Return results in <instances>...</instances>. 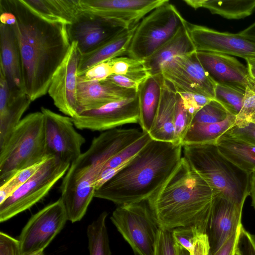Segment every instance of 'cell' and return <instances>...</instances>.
I'll return each instance as SVG.
<instances>
[{"label":"cell","instance_id":"obj_1","mask_svg":"<svg viewBox=\"0 0 255 255\" xmlns=\"http://www.w3.org/2000/svg\"><path fill=\"white\" fill-rule=\"evenodd\" d=\"M0 23L18 45L25 93L32 101L48 93L53 75L70 46L67 25L47 20L22 0H0Z\"/></svg>","mask_w":255,"mask_h":255},{"label":"cell","instance_id":"obj_2","mask_svg":"<svg viewBox=\"0 0 255 255\" xmlns=\"http://www.w3.org/2000/svg\"><path fill=\"white\" fill-rule=\"evenodd\" d=\"M181 144L151 139L126 165L96 190L94 197L120 205L147 201L179 166Z\"/></svg>","mask_w":255,"mask_h":255},{"label":"cell","instance_id":"obj_3","mask_svg":"<svg viewBox=\"0 0 255 255\" xmlns=\"http://www.w3.org/2000/svg\"><path fill=\"white\" fill-rule=\"evenodd\" d=\"M215 194L183 156L174 172L147 202L161 229L193 226L206 234Z\"/></svg>","mask_w":255,"mask_h":255},{"label":"cell","instance_id":"obj_4","mask_svg":"<svg viewBox=\"0 0 255 255\" xmlns=\"http://www.w3.org/2000/svg\"><path fill=\"white\" fill-rule=\"evenodd\" d=\"M137 128H114L95 137L89 148L70 165L60 187L68 220L80 221L94 197L95 184L105 164L143 136Z\"/></svg>","mask_w":255,"mask_h":255},{"label":"cell","instance_id":"obj_5","mask_svg":"<svg viewBox=\"0 0 255 255\" xmlns=\"http://www.w3.org/2000/svg\"><path fill=\"white\" fill-rule=\"evenodd\" d=\"M182 148L183 157L215 194L244 205L250 194V174L223 155L216 142Z\"/></svg>","mask_w":255,"mask_h":255},{"label":"cell","instance_id":"obj_6","mask_svg":"<svg viewBox=\"0 0 255 255\" xmlns=\"http://www.w3.org/2000/svg\"><path fill=\"white\" fill-rule=\"evenodd\" d=\"M49 157L46 154L43 114L30 113L0 147V185L20 170Z\"/></svg>","mask_w":255,"mask_h":255},{"label":"cell","instance_id":"obj_7","mask_svg":"<svg viewBox=\"0 0 255 255\" xmlns=\"http://www.w3.org/2000/svg\"><path fill=\"white\" fill-rule=\"evenodd\" d=\"M187 22L168 0L137 24L127 54L137 59L147 58L173 37Z\"/></svg>","mask_w":255,"mask_h":255},{"label":"cell","instance_id":"obj_8","mask_svg":"<svg viewBox=\"0 0 255 255\" xmlns=\"http://www.w3.org/2000/svg\"><path fill=\"white\" fill-rule=\"evenodd\" d=\"M111 220L134 255H154L161 228L147 201L119 206Z\"/></svg>","mask_w":255,"mask_h":255},{"label":"cell","instance_id":"obj_9","mask_svg":"<svg viewBox=\"0 0 255 255\" xmlns=\"http://www.w3.org/2000/svg\"><path fill=\"white\" fill-rule=\"evenodd\" d=\"M70 165L56 157L48 158L30 179L0 204V222L9 220L41 200L64 177Z\"/></svg>","mask_w":255,"mask_h":255},{"label":"cell","instance_id":"obj_10","mask_svg":"<svg viewBox=\"0 0 255 255\" xmlns=\"http://www.w3.org/2000/svg\"><path fill=\"white\" fill-rule=\"evenodd\" d=\"M68 220L61 198L32 215L19 237L21 255L44 251L64 228Z\"/></svg>","mask_w":255,"mask_h":255},{"label":"cell","instance_id":"obj_11","mask_svg":"<svg viewBox=\"0 0 255 255\" xmlns=\"http://www.w3.org/2000/svg\"><path fill=\"white\" fill-rule=\"evenodd\" d=\"M41 112L44 118L46 155L71 164L81 154L85 138L76 130L72 118L44 107Z\"/></svg>","mask_w":255,"mask_h":255},{"label":"cell","instance_id":"obj_12","mask_svg":"<svg viewBox=\"0 0 255 255\" xmlns=\"http://www.w3.org/2000/svg\"><path fill=\"white\" fill-rule=\"evenodd\" d=\"M161 74L177 93L197 94L215 98L216 84L201 65L196 51L174 58L163 66Z\"/></svg>","mask_w":255,"mask_h":255},{"label":"cell","instance_id":"obj_13","mask_svg":"<svg viewBox=\"0 0 255 255\" xmlns=\"http://www.w3.org/2000/svg\"><path fill=\"white\" fill-rule=\"evenodd\" d=\"M72 119L77 128L92 131H106L125 124H139L137 94L97 109L83 111Z\"/></svg>","mask_w":255,"mask_h":255},{"label":"cell","instance_id":"obj_14","mask_svg":"<svg viewBox=\"0 0 255 255\" xmlns=\"http://www.w3.org/2000/svg\"><path fill=\"white\" fill-rule=\"evenodd\" d=\"M80 57L77 42H71L66 56L53 75L48 91L54 105L72 118L79 114L77 85Z\"/></svg>","mask_w":255,"mask_h":255},{"label":"cell","instance_id":"obj_15","mask_svg":"<svg viewBox=\"0 0 255 255\" xmlns=\"http://www.w3.org/2000/svg\"><path fill=\"white\" fill-rule=\"evenodd\" d=\"M129 28L122 22L83 11L67 25L70 43L77 42L81 54L92 51Z\"/></svg>","mask_w":255,"mask_h":255},{"label":"cell","instance_id":"obj_16","mask_svg":"<svg viewBox=\"0 0 255 255\" xmlns=\"http://www.w3.org/2000/svg\"><path fill=\"white\" fill-rule=\"evenodd\" d=\"M187 28L196 51L255 58V44L238 33L220 32L187 22Z\"/></svg>","mask_w":255,"mask_h":255},{"label":"cell","instance_id":"obj_17","mask_svg":"<svg viewBox=\"0 0 255 255\" xmlns=\"http://www.w3.org/2000/svg\"><path fill=\"white\" fill-rule=\"evenodd\" d=\"M168 0H79L82 11L122 22L129 27L137 25L151 11Z\"/></svg>","mask_w":255,"mask_h":255},{"label":"cell","instance_id":"obj_18","mask_svg":"<svg viewBox=\"0 0 255 255\" xmlns=\"http://www.w3.org/2000/svg\"><path fill=\"white\" fill-rule=\"evenodd\" d=\"M244 205L236 203L220 194H216L206 233L210 255L218 250L242 225Z\"/></svg>","mask_w":255,"mask_h":255},{"label":"cell","instance_id":"obj_19","mask_svg":"<svg viewBox=\"0 0 255 255\" xmlns=\"http://www.w3.org/2000/svg\"><path fill=\"white\" fill-rule=\"evenodd\" d=\"M137 94V90L122 88L107 79L91 81L83 75L78 76L77 101L79 114L100 108L112 102L135 97Z\"/></svg>","mask_w":255,"mask_h":255},{"label":"cell","instance_id":"obj_20","mask_svg":"<svg viewBox=\"0 0 255 255\" xmlns=\"http://www.w3.org/2000/svg\"><path fill=\"white\" fill-rule=\"evenodd\" d=\"M196 52L201 65L216 84L246 91L251 80L247 67L228 55Z\"/></svg>","mask_w":255,"mask_h":255},{"label":"cell","instance_id":"obj_21","mask_svg":"<svg viewBox=\"0 0 255 255\" xmlns=\"http://www.w3.org/2000/svg\"><path fill=\"white\" fill-rule=\"evenodd\" d=\"M0 68L11 93H25L21 60L17 41L11 27L0 24Z\"/></svg>","mask_w":255,"mask_h":255},{"label":"cell","instance_id":"obj_22","mask_svg":"<svg viewBox=\"0 0 255 255\" xmlns=\"http://www.w3.org/2000/svg\"><path fill=\"white\" fill-rule=\"evenodd\" d=\"M0 147L20 122L32 101L25 93H11L6 80L0 72Z\"/></svg>","mask_w":255,"mask_h":255},{"label":"cell","instance_id":"obj_23","mask_svg":"<svg viewBox=\"0 0 255 255\" xmlns=\"http://www.w3.org/2000/svg\"><path fill=\"white\" fill-rule=\"evenodd\" d=\"M177 92L164 79L159 107L148 132L152 139L175 143L174 115Z\"/></svg>","mask_w":255,"mask_h":255},{"label":"cell","instance_id":"obj_24","mask_svg":"<svg viewBox=\"0 0 255 255\" xmlns=\"http://www.w3.org/2000/svg\"><path fill=\"white\" fill-rule=\"evenodd\" d=\"M137 24L125 29L92 51L80 54L78 76L83 75L94 66L127 53Z\"/></svg>","mask_w":255,"mask_h":255},{"label":"cell","instance_id":"obj_25","mask_svg":"<svg viewBox=\"0 0 255 255\" xmlns=\"http://www.w3.org/2000/svg\"><path fill=\"white\" fill-rule=\"evenodd\" d=\"M164 78L161 73L149 76L139 86V124L143 131L150 130L160 103Z\"/></svg>","mask_w":255,"mask_h":255},{"label":"cell","instance_id":"obj_26","mask_svg":"<svg viewBox=\"0 0 255 255\" xmlns=\"http://www.w3.org/2000/svg\"><path fill=\"white\" fill-rule=\"evenodd\" d=\"M186 25L155 53L144 60L150 75L161 73L162 68L174 58L196 51Z\"/></svg>","mask_w":255,"mask_h":255},{"label":"cell","instance_id":"obj_27","mask_svg":"<svg viewBox=\"0 0 255 255\" xmlns=\"http://www.w3.org/2000/svg\"><path fill=\"white\" fill-rule=\"evenodd\" d=\"M41 17L52 22L71 24L83 12L79 0H22Z\"/></svg>","mask_w":255,"mask_h":255},{"label":"cell","instance_id":"obj_28","mask_svg":"<svg viewBox=\"0 0 255 255\" xmlns=\"http://www.w3.org/2000/svg\"><path fill=\"white\" fill-rule=\"evenodd\" d=\"M221 153L247 173L255 171V146L224 133L216 141Z\"/></svg>","mask_w":255,"mask_h":255},{"label":"cell","instance_id":"obj_29","mask_svg":"<svg viewBox=\"0 0 255 255\" xmlns=\"http://www.w3.org/2000/svg\"><path fill=\"white\" fill-rule=\"evenodd\" d=\"M195 9L203 7L212 13L227 19H239L251 15L255 10V0H184Z\"/></svg>","mask_w":255,"mask_h":255},{"label":"cell","instance_id":"obj_30","mask_svg":"<svg viewBox=\"0 0 255 255\" xmlns=\"http://www.w3.org/2000/svg\"><path fill=\"white\" fill-rule=\"evenodd\" d=\"M152 138L148 132L126 147L113 157L103 166L96 182V190L120 170L136 155Z\"/></svg>","mask_w":255,"mask_h":255},{"label":"cell","instance_id":"obj_31","mask_svg":"<svg viewBox=\"0 0 255 255\" xmlns=\"http://www.w3.org/2000/svg\"><path fill=\"white\" fill-rule=\"evenodd\" d=\"M235 119L236 116L230 114L220 123L191 125L182 141V145L216 142L235 124Z\"/></svg>","mask_w":255,"mask_h":255},{"label":"cell","instance_id":"obj_32","mask_svg":"<svg viewBox=\"0 0 255 255\" xmlns=\"http://www.w3.org/2000/svg\"><path fill=\"white\" fill-rule=\"evenodd\" d=\"M108 214L102 212L87 227L90 255H112L106 220Z\"/></svg>","mask_w":255,"mask_h":255},{"label":"cell","instance_id":"obj_33","mask_svg":"<svg viewBox=\"0 0 255 255\" xmlns=\"http://www.w3.org/2000/svg\"><path fill=\"white\" fill-rule=\"evenodd\" d=\"M108 61L111 66L113 74L127 76L140 84L150 76L144 60L122 56Z\"/></svg>","mask_w":255,"mask_h":255},{"label":"cell","instance_id":"obj_34","mask_svg":"<svg viewBox=\"0 0 255 255\" xmlns=\"http://www.w3.org/2000/svg\"><path fill=\"white\" fill-rule=\"evenodd\" d=\"M245 94V90L216 84L214 99L221 104L230 114L236 116L242 107Z\"/></svg>","mask_w":255,"mask_h":255},{"label":"cell","instance_id":"obj_35","mask_svg":"<svg viewBox=\"0 0 255 255\" xmlns=\"http://www.w3.org/2000/svg\"><path fill=\"white\" fill-rule=\"evenodd\" d=\"M47 159L20 170L10 179L0 185V204L30 179L39 169Z\"/></svg>","mask_w":255,"mask_h":255},{"label":"cell","instance_id":"obj_36","mask_svg":"<svg viewBox=\"0 0 255 255\" xmlns=\"http://www.w3.org/2000/svg\"><path fill=\"white\" fill-rule=\"evenodd\" d=\"M230 114L221 104L212 99L195 114L191 125L220 123L226 120Z\"/></svg>","mask_w":255,"mask_h":255},{"label":"cell","instance_id":"obj_37","mask_svg":"<svg viewBox=\"0 0 255 255\" xmlns=\"http://www.w3.org/2000/svg\"><path fill=\"white\" fill-rule=\"evenodd\" d=\"M255 123V82L251 79L245 94L241 109L236 116L235 125L242 127Z\"/></svg>","mask_w":255,"mask_h":255},{"label":"cell","instance_id":"obj_38","mask_svg":"<svg viewBox=\"0 0 255 255\" xmlns=\"http://www.w3.org/2000/svg\"><path fill=\"white\" fill-rule=\"evenodd\" d=\"M193 116L185 108L180 95L177 92L174 115L175 142L181 144L182 141L189 128Z\"/></svg>","mask_w":255,"mask_h":255},{"label":"cell","instance_id":"obj_39","mask_svg":"<svg viewBox=\"0 0 255 255\" xmlns=\"http://www.w3.org/2000/svg\"><path fill=\"white\" fill-rule=\"evenodd\" d=\"M171 231L176 244L187 250L190 255L193 253L198 238L201 234L204 233L197 227L193 226L179 227Z\"/></svg>","mask_w":255,"mask_h":255},{"label":"cell","instance_id":"obj_40","mask_svg":"<svg viewBox=\"0 0 255 255\" xmlns=\"http://www.w3.org/2000/svg\"><path fill=\"white\" fill-rule=\"evenodd\" d=\"M154 255H177L176 244L171 230L160 229Z\"/></svg>","mask_w":255,"mask_h":255},{"label":"cell","instance_id":"obj_41","mask_svg":"<svg viewBox=\"0 0 255 255\" xmlns=\"http://www.w3.org/2000/svg\"><path fill=\"white\" fill-rule=\"evenodd\" d=\"M225 133L255 146V123H250L242 127L234 124Z\"/></svg>","mask_w":255,"mask_h":255},{"label":"cell","instance_id":"obj_42","mask_svg":"<svg viewBox=\"0 0 255 255\" xmlns=\"http://www.w3.org/2000/svg\"><path fill=\"white\" fill-rule=\"evenodd\" d=\"M179 94L182 99L185 108L193 117L199 110L212 100L205 96L197 94L188 93Z\"/></svg>","mask_w":255,"mask_h":255},{"label":"cell","instance_id":"obj_43","mask_svg":"<svg viewBox=\"0 0 255 255\" xmlns=\"http://www.w3.org/2000/svg\"><path fill=\"white\" fill-rule=\"evenodd\" d=\"M0 255H21L19 240L0 232Z\"/></svg>","mask_w":255,"mask_h":255},{"label":"cell","instance_id":"obj_44","mask_svg":"<svg viewBox=\"0 0 255 255\" xmlns=\"http://www.w3.org/2000/svg\"><path fill=\"white\" fill-rule=\"evenodd\" d=\"M112 74L111 66L108 61L94 66L83 76L89 80L101 81L106 80Z\"/></svg>","mask_w":255,"mask_h":255},{"label":"cell","instance_id":"obj_45","mask_svg":"<svg viewBox=\"0 0 255 255\" xmlns=\"http://www.w3.org/2000/svg\"><path fill=\"white\" fill-rule=\"evenodd\" d=\"M241 225L237 231L225 242L222 246L212 255H235Z\"/></svg>","mask_w":255,"mask_h":255},{"label":"cell","instance_id":"obj_46","mask_svg":"<svg viewBox=\"0 0 255 255\" xmlns=\"http://www.w3.org/2000/svg\"><path fill=\"white\" fill-rule=\"evenodd\" d=\"M107 80L122 88L137 90L140 84L134 80L125 75L112 74Z\"/></svg>","mask_w":255,"mask_h":255},{"label":"cell","instance_id":"obj_47","mask_svg":"<svg viewBox=\"0 0 255 255\" xmlns=\"http://www.w3.org/2000/svg\"><path fill=\"white\" fill-rule=\"evenodd\" d=\"M210 244L207 235L201 234L196 241L193 253L191 255H210Z\"/></svg>","mask_w":255,"mask_h":255},{"label":"cell","instance_id":"obj_48","mask_svg":"<svg viewBox=\"0 0 255 255\" xmlns=\"http://www.w3.org/2000/svg\"><path fill=\"white\" fill-rule=\"evenodd\" d=\"M238 33L255 44V22Z\"/></svg>","mask_w":255,"mask_h":255},{"label":"cell","instance_id":"obj_49","mask_svg":"<svg viewBox=\"0 0 255 255\" xmlns=\"http://www.w3.org/2000/svg\"><path fill=\"white\" fill-rule=\"evenodd\" d=\"M250 194L252 198V206L255 210V171L250 174Z\"/></svg>","mask_w":255,"mask_h":255},{"label":"cell","instance_id":"obj_50","mask_svg":"<svg viewBox=\"0 0 255 255\" xmlns=\"http://www.w3.org/2000/svg\"><path fill=\"white\" fill-rule=\"evenodd\" d=\"M249 71L250 78L255 82V60L253 58H247L245 59Z\"/></svg>","mask_w":255,"mask_h":255},{"label":"cell","instance_id":"obj_51","mask_svg":"<svg viewBox=\"0 0 255 255\" xmlns=\"http://www.w3.org/2000/svg\"><path fill=\"white\" fill-rule=\"evenodd\" d=\"M176 244L177 255H190L189 252L185 249Z\"/></svg>","mask_w":255,"mask_h":255},{"label":"cell","instance_id":"obj_52","mask_svg":"<svg viewBox=\"0 0 255 255\" xmlns=\"http://www.w3.org/2000/svg\"><path fill=\"white\" fill-rule=\"evenodd\" d=\"M241 255H255V249L246 250L242 252Z\"/></svg>","mask_w":255,"mask_h":255},{"label":"cell","instance_id":"obj_53","mask_svg":"<svg viewBox=\"0 0 255 255\" xmlns=\"http://www.w3.org/2000/svg\"><path fill=\"white\" fill-rule=\"evenodd\" d=\"M30 255H44L43 251H40Z\"/></svg>","mask_w":255,"mask_h":255},{"label":"cell","instance_id":"obj_54","mask_svg":"<svg viewBox=\"0 0 255 255\" xmlns=\"http://www.w3.org/2000/svg\"><path fill=\"white\" fill-rule=\"evenodd\" d=\"M235 255H239L238 252H237V250L236 249V252L235 253Z\"/></svg>","mask_w":255,"mask_h":255},{"label":"cell","instance_id":"obj_55","mask_svg":"<svg viewBox=\"0 0 255 255\" xmlns=\"http://www.w3.org/2000/svg\"><path fill=\"white\" fill-rule=\"evenodd\" d=\"M255 60V58H253Z\"/></svg>","mask_w":255,"mask_h":255}]
</instances>
